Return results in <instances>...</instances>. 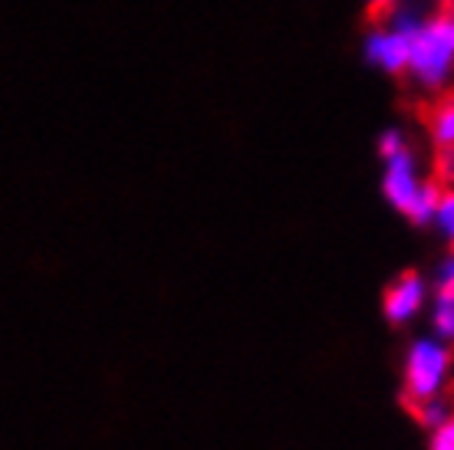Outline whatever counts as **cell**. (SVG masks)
I'll use <instances>...</instances> for the list:
<instances>
[{
    "label": "cell",
    "instance_id": "cell-9",
    "mask_svg": "<svg viewBox=\"0 0 454 450\" xmlns=\"http://www.w3.org/2000/svg\"><path fill=\"white\" fill-rule=\"evenodd\" d=\"M411 411H415V417H419L421 428H438L444 417H451V407H448V401H444L442 394L438 398H428V401H419V405H411Z\"/></svg>",
    "mask_w": 454,
    "mask_h": 450
},
{
    "label": "cell",
    "instance_id": "cell-8",
    "mask_svg": "<svg viewBox=\"0 0 454 450\" xmlns=\"http://www.w3.org/2000/svg\"><path fill=\"white\" fill-rule=\"evenodd\" d=\"M425 20V13L415 7V4H409V0H398L395 7L388 11V27H395V30H402V34H415L419 30V23Z\"/></svg>",
    "mask_w": 454,
    "mask_h": 450
},
{
    "label": "cell",
    "instance_id": "cell-12",
    "mask_svg": "<svg viewBox=\"0 0 454 450\" xmlns=\"http://www.w3.org/2000/svg\"><path fill=\"white\" fill-rule=\"evenodd\" d=\"M428 450H454V415L444 417L438 428H432V440Z\"/></svg>",
    "mask_w": 454,
    "mask_h": 450
},
{
    "label": "cell",
    "instance_id": "cell-10",
    "mask_svg": "<svg viewBox=\"0 0 454 450\" xmlns=\"http://www.w3.org/2000/svg\"><path fill=\"white\" fill-rule=\"evenodd\" d=\"M432 224L438 227V234H442L448 244H454V191H442Z\"/></svg>",
    "mask_w": 454,
    "mask_h": 450
},
{
    "label": "cell",
    "instance_id": "cell-4",
    "mask_svg": "<svg viewBox=\"0 0 454 450\" xmlns=\"http://www.w3.org/2000/svg\"><path fill=\"white\" fill-rule=\"evenodd\" d=\"M363 59L382 76H405L409 73V34L388 23H379L363 36Z\"/></svg>",
    "mask_w": 454,
    "mask_h": 450
},
{
    "label": "cell",
    "instance_id": "cell-13",
    "mask_svg": "<svg viewBox=\"0 0 454 450\" xmlns=\"http://www.w3.org/2000/svg\"><path fill=\"white\" fill-rule=\"evenodd\" d=\"M438 181H454V148H442V158H438Z\"/></svg>",
    "mask_w": 454,
    "mask_h": 450
},
{
    "label": "cell",
    "instance_id": "cell-17",
    "mask_svg": "<svg viewBox=\"0 0 454 450\" xmlns=\"http://www.w3.org/2000/svg\"><path fill=\"white\" fill-rule=\"evenodd\" d=\"M409 4H419V0H409Z\"/></svg>",
    "mask_w": 454,
    "mask_h": 450
},
{
    "label": "cell",
    "instance_id": "cell-7",
    "mask_svg": "<svg viewBox=\"0 0 454 450\" xmlns=\"http://www.w3.org/2000/svg\"><path fill=\"white\" fill-rule=\"evenodd\" d=\"M428 132H432V142L442 148H454V96L444 99L442 105H434L432 119H428Z\"/></svg>",
    "mask_w": 454,
    "mask_h": 450
},
{
    "label": "cell",
    "instance_id": "cell-11",
    "mask_svg": "<svg viewBox=\"0 0 454 450\" xmlns=\"http://www.w3.org/2000/svg\"><path fill=\"white\" fill-rule=\"evenodd\" d=\"M402 148H409V138H405V132H402V128H386V132L379 136V142H375V151H379V158L398 155Z\"/></svg>",
    "mask_w": 454,
    "mask_h": 450
},
{
    "label": "cell",
    "instance_id": "cell-1",
    "mask_svg": "<svg viewBox=\"0 0 454 450\" xmlns=\"http://www.w3.org/2000/svg\"><path fill=\"white\" fill-rule=\"evenodd\" d=\"M442 191V181H428L421 175L419 158L411 155V148H402L398 155L382 158V198L392 211L409 217L415 227L432 224Z\"/></svg>",
    "mask_w": 454,
    "mask_h": 450
},
{
    "label": "cell",
    "instance_id": "cell-16",
    "mask_svg": "<svg viewBox=\"0 0 454 450\" xmlns=\"http://www.w3.org/2000/svg\"><path fill=\"white\" fill-rule=\"evenodd\" d=\"M444 13H448V20L454 23V0H448V11H444Z\"/></svg>",
    "mask_w": 454,
    "mask_h": 450
},
{
    "label": "cell",
    "instance_id": "cell-3",
    "mask_svg": "<svg viewBox=\"0 0 454 450\" xmlns=\"http://www.w3.org/2000/svg\"><path fill=\"white\" fill-rule=\"evenodd\" d=\"M451 375V349L442 338H415L405 352V369H402V384H405V405H419L428 398H438Z\"/></svg>",
    "mask_w": 454,
    "mask_h": 450
},
{
    "label": "cell",
    "instance_id": "cell-5",
    "mask_svg": "<svg viewBox=\"0 0 454 450\" xmlns=\"http://www.w3.org/2000/svg\"><path fill=\"white\" fill-rule=\"evenodd\" d=\"M425 299H428L425 276L415 270L398 273L395 280L386 286V293H382V315L392 326H405V322H411L425 309Z\"/></svg>",
    "mask_w": 454,
    "mask_h": 450
},
{
    "label": "cell",
    "instance_id": "cell-2",
    "mask_svg": "<svg viewBox=\"0 0 454 450\" xmlns=\"http://www.w3.org/2000/svg\"><path fill=\"white\" fill-rule=\"evenodd\" d=\"M409 76L425 92L444 89L454 79V23L448 13H425L409 36Z\"/></svg>",
    "mask_w": 454,
    "mask_h": 450
},
{
    "label": "cell",
    "instance_id": "cell-15",
    "mask_svg": "<svg viewBox=\"0 0 454 450\" xmlns=\"http://www.w3.org/2000/svg\"><path fill=\"white\" fill-rule=\"evenodd\" d=\"M363 4H365V7H369L372 13H379V11H386V7L392 4V0H363Z\"/></svg>",
    "mask_w": 454,
    "mask_h": 450
},
{
    "label": "cell",
    "instance_id": "cell-6",
    "mask_svg": "<svg viewBox=\"0 0 454 450\" xmlns=\"http://www.w3.org/2000/svg\"><path fill=\"white\" fill-rule=\"evenodd\" d=\"M432 329L442 342H454V290L438 286L432 303Z\"/></svg>",
    "mask_w": 454,
    "mask_h": 450
},
{
    "label": "cell",
    "instance_id": "cell-14",
    "mask_svg": "<svg viewBox=\"0 0 454 450\" xmlns=\"http://www.w3.org/2000/svg\"><path fill=\"white\" fill-rule=\"evenodd\" d=\"M438 286H448V290H454V253L444 260L442 267H438Z\"/></svg>",
    "mask_w": 454,
    "mask_h": 450
}]
</instances>
